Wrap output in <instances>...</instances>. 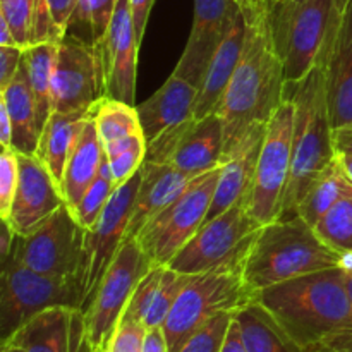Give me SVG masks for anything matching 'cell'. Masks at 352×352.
I'll list each match as a JSON object with an SVG mask.
<instances>
[{
  "mask_svg": "<svg viewBox=\"0 0 352 352\" xmlns=\"http://www.w3.org/2000/svg\"><path fill=\"white\" fill-rule=\"evenodd\" d=\"M268 2H277V0H268Z\"/></svg>",
  "mask_w": 352,
  "mask_h": 352,
  "instance_id": "cell-55",
  "label": "cell"
},
{
  "mask_svg": "<svg viewBox=\"0 0 352 352\" xmlns=\"http://www.w3.org/2000/svg\"><path fill=\"white\" fill-rule=\"evenodd\" d=\"M234 313H222L196 330L177 352H220Z\"/></svg>",
  "mask_w": 352,
  "mask_h": 352,
  "instance_id": "cell-37",
  "label": "cell"
},
{
  "mask_svg": "<svg viewBox=\"0 0 352 352\" xmlns=\"http://www.w3.org/2000/svg\"><path fill=\"white\" fill-rule=\"evenodd\" d=\"M327 95L333 129L352 124V0L340 14L325 60Z\"/></svg>",
  "mask_w": 352,
  "mask_h": 352,
  "instance_id": "cell-20",
  "label": "cell"
},
{
  "mask_svg": "<svg viewBox=\"0 0 352 352\" xmlns=\"http://www.w3.org/2000/svg\"><path fill=\"white\" fill-rule=\"evenodd\" d=\"M243 7L246 14L243 55L217 110L226 134L223 160L254 127L268 122L284 102L287 85L284 62L272 34L268 0H243Z\"/></svg>",
  "mask_w": 352,
  "mask_h": 352,
  "instance_id": "cell-1",
  "label": "cell"
},
{
  "mask_svg": "<svg viewBox=\"0 0 352 352\" xmlns=\"http://www.w3.org/2000/svg\"><path fill=\"white\" fill-rule=\"evenodd\" d=\"M34 2L36 0H0V16L7 21L14 40L23 48L31 45Z\"/></svg>",
  "mask_w": 352,
  "mask_h": 352,
  "instance_id": "cell-38",
  "label": "cell"
},
{
  "mask_svg": "<svg viewBox=\"0 0 352 352\" xmlns=\"http://www.w3.org/2000/svg\"><path fill=\"white\" fill-rule=\"evenodd\" d=\"M57 43H34L24 48L23 65L36 103L40 133L52 116V74H54Z\"/></svg>",
  "mask_w": 352,
  "mask_h": 352,
  "instance_id": "cell-30",
  "label": "cell"
},
{
  "mask_svg": "<svg viewBox=\"0 0 352 352\" xmlns=\"http://www.w3.org/2000/svg\"><path fill=\"white\" fill-rule=\"evenodd\" d=\"M196 98L198 86L172 72L150 98L136 105L141 129L148 143L165 131L195 119Z\"/></svg>",
  "mask_w": 352,
  "mask_h": 352,
  "instance_id": "cell-21",
  "label": "cell"
},
{
  "mask_svg": "<svg viewBox=\"0 0 352 352\" xmlns=\"http://www.w3.org/2000/svg\"><path fill=\"white\" fill-rule=\"evenodd\" d=\"M146 148L148 141L144 138V134H138L124 150L107 157L110 170H112L113 181H116L117 186L124 184L129 179H133L141 170V167L144 164V158H146Z\"/></svg>",
  "mask_w": 352,
  "mask_h": 352,
  "instance_id": "cell-36",
  "label": "cell"
},
{
  "mask_svg": "<svg viewBox=\"0 0 352 352\" xmlns=\"http://www.w3.org/2000/svg\"><path fill=\"white\" fill-rule=\"evenodd\" d=\"M265 129H267V124H260L254 127L248 134L246 140L236 148V151L222 162L206 222L250 196L258 157H260L261 144H263Z\"/></svg>",
  "mask_w": 352,
  "mask_h": 352,
  "instance_id": "cell-22",
  "label": "cell"
},
{
  "mask_svg": "<svg viewBox=\"0 0 352 352\" xmlns=\"http://www.w3.org/2000/svg\"><path fill=\"white\" fill-rule=\"evenodd\" d=\"M244 40H246V14L244 7L239 16L232 23L230 30L223 36L222 43L213 54L205 76L198 86V98L195 107V119L215 113L222 103L234 71H236L239 58L243 55Z\"/></svg>",
  "mask_w": 352,
  "mask_h": 352,
  "instance_id": "cell-23",
  "label": "cell"
},
{
  "mask_svg": "<svg viewBox=\"0 0 352 352\" xmlns=\"http://www.w3.org/2000/svg\"><path fill=\"white\" fill-rule=\"evenodd\" d=\"M3 45H17V43L16 40H14V34L12 31H10L7 21L0 16V47H3Z\"/></svg>",
  "mask_w": 352,
  "mask_h": 352,
  "instance_id": "cell-50",
  "label": "cell"
},
{
  "mask_svg": "<svg viewBox=\"0 0 352 352\" xmlns=\"http://www.w3.org/2000/svg\"><path fill=\"white\" fill-rule=\"evenodd\" d=\"M10 251L38 274L81 278L85 229L79 226L72 210L64 205L31 234H16Z\"/></svg>",
  "mask_w": 352,
  "mask_h": 352,
  "instance_id": "cell-12",
  "label": "cell"
},
{
  "mask_svg": "<svg viewBox=\"0 0 352 352\" xmlns=\"http://www.w3.org/2000/svg\"><path fill=\"white\" fill-rule=\"evenodd\" d=\"M24 48L19 45H3L0 47V89L6 88L17 74L23 62Z\"/></svg>",
  "mask_w": 352,
  "mask_h": 352,
  "instance_id": "cell-41",
  "label": "cell"
},
{
  "mask_svg": "<svg viewBox=\"0 0 352 352\" xmlns=\"http://www.w3.org/2000/svg\"><path fill=\"white\" fill-rule=\"evenodd\" d=\"M352 188L349 179L344 175L337 158L313 181L306 195L298 205L296 215L315 227L323 215Z\"/></svg>",
  "mask_w": 352,
  "mask_h": 352,
  "instance_id": "cell-31",
  "label": "cell"
},
{
  "mask_svg": "<svg viewBox=\"0 0 352 352\" xmlns=\"http://www.w3.org/2000/svg\"><path fill=\"white\" fill-rule=\"evenodd\" d=\"M268 12L285 81H301L325 60L342 12L336 0H277L268 2Z\"/></svg>",
  "mask_w": 352,
  "mask_h": 352,
  "instance_id": "cell-5",
  "label": "cell"
},
{
  "mask_svg": "<svg viewBox=\"0 0 352 352\" xmlns=\"http://www.w3.org/2000/svg\"><path fill=\"white\" fill-rule=\"evenodd\" d=\"M313 352H352V336L344 337V339L336 340L332 344H327V346L320 347V349Z\"/></svg>",
  "mask_w": 352,
  "mask_h": 352,
  "instance_id": "cell-48",
  "label": "cell"
},
{
  "mask_svg": "<svg viewBox=\"0 0 352 352\" xmlns=\"http://www.w3.org/2000/svg\"><path fill=\"white\" fill-rule=\"evenodd\" d=\"M0 346L23 352H95L81 309L62 306L38 313Z\"/></svg>",
  "mask_w": 352,
  "mask_h": 352,
  "instance_id": "cell-19",
  "label": "cell"
},
{
  "mask_svg": "<svg viewBox=\"0 0 352 352\" xmlns=\"http://www.w3.org/2000/svg\"><path fill=\"white\" fill-rule=\"evenodd\" d=\"M298 2H301V0H298Z\"/></svg>",
  "mask_w": 352,
  "mask_h": 352,
  "instance_id": "cell-57",
  "label": "cell"
},
{
  "mask_svg": "<svg viewBox=\"0 0 352 352\" xmlns=\"http://www.w3.org/2000/svg\"><path fill=\"white\" fill-rule=\"evenodd\" d=\"M91 119L95 122L103 146L143 133L136 105H129V103L110 98V96H103L98 103H95Z\"/></svg>",
  "mask_w": 352,
  "mask_h": 352,
  "instance_id": "cell-32",
  "label": "cell"
},
{
  "mask_svg": "<svg viewBox=\"0 0 352 352\" xmlns=\"http://www.w3.org/2000/svg\"><path fill=\"white\" fill-rule=\"evenodd\" d=\"M344 268V284H346L347 294H349L351 305H352V263H342Z\"/></svg>",
  "mask_w": 352,
  "mask_h": 352,
  "instance_id": "cell-51",
  "label": "cell"
},
{
  "mask_svg": "<svg viewBox=\"0 0 352 352\" xmlns=\"http://www.w3.org/2000/svg\"><path fill=\"white\" fill-rule=\"evenodd\" d=\"M344 254L327 246L299 215L261 227L243 267L244 284L253 294L261 289L342 267Z\"/></svg>",
  "mask_w": 352,
  "mask_h": 352,
  "instance_id": "cell-4",
  "label": "cell"
},
{
  "mask_svg": "<svg viewBox=\"0 0 352 352\" xmlns=\"http://www.w3.org/2000/svg\"><path fill=\"white\" fill-rule=\"evenodd\" d=\"M91 113L93 109L79 112H52L41 131L36 157L43 162L58 186H62L65 165L86 124L91 119Z\"/></svg>",
  "mask_w": 352,
  "mask_h": 352,
  "instance_id": "cell-26",
  "label": "cell"
},
{
  "mask_svg": "<svg viewBox=\"0 0 352 352\" xmlns=\"http://www.w3.org/2000/svg\"><path fill=\"white\" fill-rule=\"evenodd\" d=\"M344 263H352V253L344 254Z\"/></svg>",
  "mask_w": 352,
  "mask_h": 352,
  "instance_id": "cell-54",
  "label": "cell"
},
{
  "mask_svg": "<svg viewBox=\"0 0 352 352\" xmlns=\"http://www.w3.org/2000/svg\"><path fill=\"white\" fill-rule=\"evenodd\" d=\"M220 167L191 179L182 195L153 217L138 234V243L153 267L170 263L206 222Z\"/></svg>",
  "mask_w": 352,
  "mask_h": 352,
  "instance_id": "cell-9",
  "label": "cell"
},
{
  "mask_svg": "<svg viewBox=\"0 0 352 352\" xmlns=\"http://www.w3.org/2000/svg\"><path fill=\"white\" fill-rule=\"evenodd\" d=\"M0 100L6 103L12 122V144L17 153L36 155L40 144V127H38L36 103L28 81L26 71L21 62V67L12 81L0 89Z\"/></svg>",
  "mask_w": 352,
  "mask_h": 352,
  "instance_id": "cell-27",
  "label": "cell"
},
{
  "mask_svg": "<svg viewBox=\"0 0 352 352\" xmlns=\"http://www.w3.org/2000/svg\"><path fill=\"white\" fill-rule=\"evenodd\" d=\"M253 299L254 294L244 284L241 272L191 275L162 327L170 352L181 349L212 318L222 313H236Z\"/></svg>",
  "mask_w": 352,
  "mask_h": 352,
  "instance_id": "cell-8",
  "label": "cell"
},
{
  "mask_svg": "<svg viewBox=\"0 0 352 352\" xmlns=\"http://www.w3.org/2000/svg\"><path fill=\"white\" fill-rule=\"evenodd\" d=\"M336 151H352V124L333 129Z\"/></svg>",
  "mask_w": 352,
  "mask_h": 352,
  "instance_id": "cell-47",
  "label": "cell"
},
{
  "mask_svg": "<svg viewBox=\"0 0 352 352\" xmlns=\"http://www.w3.org/2000/svg\"><path fill=\"white\" fill-rule=\"evenodd\" d=\"M246 199L208 220L174 256L168 267L179 274H243L244 261L261 230Z\"/></svg>",
  "mask_w": 352,
  "mask_h": 352,
  "instance_id": "cell-6",
  "label": "cell"
},
{
  "mask_svg": "<svg viewBox=\"0 0 352 352\" xmlns=\"http://www.w3.org/2000/svg\"><path fill=\"white\" fill-rule=\"evenodd\" d=\"M336 158L339 162L340 168H342L344 175L349 179V182L352 184V151H336Z\"/></svg>",
  "mask_w": 352,
  "mask_h": 352,
  "instance_id": "cell-49",
  "label": "cell"
},
{
  "mask_svg": "<svg viewBox=\"0 0 352 352\" xmlns=\"http://www.w3.org/2000/svg\"><path fill=\"white\" fill-rule=\"evenodd\" d=\"M284 98L294 105V131L291 175L278 219L296 215L309 186L333 164L337 155L323 62H318L301 81L287 82Z\"/></svg>",
  "mask_w": 352,
  "mask_h": 352,
  "instance_id": "cell-3",
  "label": "cell"
},
{
  "mask_svg": "<svg viewBox=\"0 0 352 352\" xmlns=\"http://www.w3.org/2000/svg\"><path fill=\"white\" fill-rule=\"evenodd\" d=\"M241 10L243 0H195L191 33L174 74L199 86L213 54Z\"/></svg>",
  "mask_w": 352,
  "mask_h": 352,
  "instance_id": "cell-17",
  "label": "cell"
},
{
  "mask_svg": "<svg viewBox=\"0 0 352 352\" xmlns=\"http://www.w3.org/2000/svg\"><path fill=\"white\" fill-rule=\"evenodd\" d=\"M93 45L98 50L102 62L107 96L136 105L134 93L140 43L134 33L129 0H117L109 30L102 40Z\"/></svg>",
  "mask_w": 352,
  "mask_h": 352,
  "instance_id": "cell-16",
  "label": "cell"
},
{
  "mask_svg": "<svg viewBox=\"0 0 352 352\" xmlns=\"http://www.w3.org/2000/svg\"><path fill=\"white\" fill-rule=\"evenodd\" d=\"M117 189L116 181H113L112 170H110L109 160H107V155L102 162V167H100L98 177L95 179L91 186L88 188V191L85 192V196L81 198V201L74 206L72 213H74L76 220L79 222V226L82 229H89L96 223V220L100 219V215L103 213L105 206L109 205L110 198H112L113 191Z\"/></svg>",
  "mask_w": 352,
  "mask_h": 352,
  "instance_id": "cell-34",
  "label": "cell"
},
{
  "mask_svg": "<svg viewBox=\"0 0 352 352\" xmlns=\"http://www.w3.org/2000/svg\"><path fill=\"white\" fill-rule=\"evenodd\" d=\"M103 158H105V148L100 140L95 122L89 119L69 157L62 179L60 189L69 208H74L81 201L89 186L98 177Z\"/></svg>",
  "mask_w": 352,
  "mask_h": 352,
  "instance_id": "cell-28",
  "label": "cell"
},
{
  "mask_svg": "<svg viewBox=\"0 0 352 352\" xmlns=\"http://www.w3.org/2000/svg\"><path fill=\"white\" fill-rule=\"evenodd\" d=\"M141 184V170L124 184L117 186L109 205L96 223L85 230V260H82L81 280L85 289L82 311L95 296L103 275L116 260L117 253L127 239L134 199Z\"/></svg>",
  "mask_w": 352,
  "mask_h": 352,
  "instance_id": "cell-15",
  "label": "cell"
},
{
  "mask_svg": "<svg viewBox=\"0 0 352 352\" xmlns=\"http://www.w3.org/2000/svg\"><path fill=\"white\" fill-rule=\"evenodd\" d=\"M0 144L2 148L12 144V122H10L9 112L2 100H0Z\"/></svg>",
  "mask_w": 352,
  "mask_h": 352,
  "instance_id": "cell-46",
  "label": "cell"
},
{
  "mask_svg": "<svg viewBox=\"0 0 352 352\" xmlns=\"http://www.w3.org/2000/svg\"><path fill=\"white\" fill-rule=\"evenodd\" d=\"M2 349H0V352H23L21 349H17V347L14 346H0Z\"/></svg>",
  "mask_w": 352,
  "mask_h": 352,
  "instance_id": "cell-52",
  "label": "cell"
},
{
  "mask_svg": "<svg viewBox=\"0 0 352 352\" xmlns=\"http://www.w3.org/2000/svg\"><path fill=\"white\" fill-rule=\"evenodd\" d=\"M141 352H170L167 337H165V332L162 327H155V329L146 330L143 340V351Z\"/></svg>",
  "mask_w": 352,
  "mask_h": 352,
  "instance_id": "cell-44",
  "label": "cell"
},
{
  "mask_svg": "<svg viewBox=\"0 0 352 352\" xmlns=\"http://www.w3.org/2000/svg\"><path fill=\"white\" fill-rule=\"evenodd\" d=\"M47 2L55 24L60 30V33L65 34L69 30V23H71L76 6H78V0H47Z\"/></svg>",
  "mask_w": 352,
  "mask_h": 352,
  "instance_id": "cell-43",
  "label": "cell"
},
{
  "mask_svg": "<svg viewBox=\"0 0 352 352\" xmlns=\"http://www.w3.org/2000/svg\"><path fill=\"white\" fill-rule=\"evenodd\" d=\"M254 299L309 352L352 336V305L342 267L261 289Z\"/></svg>",
  "mask_w": 352,
  "mask_h": 352,
  "instance_id": "cell-2",
  "label": "cell"
},
{
  "mask_svg": "<svg viewBox=\"0 0 352 352\" xmlns=\"http://www.w3.org/2000/svg\"><path fill=\"white\" fill-rule=\"evenodd\" d=\"M292 131L294 105L291 100L284 98L267 122L254 181L250 196L246 198L251 215L261 226L274 222L280 215L282 201L291 175Z\"/></svg>",
  "mask_w": 352,
  "mask_h": 352,
  "instance_id": "cell-11",
  "label": "cell"
},
{
  "mask_svg": "<svg viewBox=\"0 0 352 352\" xmlns=\"http://www.w3.org/2000/svg\"><path fill=\"white\" fill-rule=\"evenodd\" d=\"M64 205L60 186L43 162L36 155L19 153V182L6 220L14 232L28 236Z\"/></svg>",
  "mask_w": 352,
  "mask_h": 352,
  "instance_id": "cell-18",
  "label": "cell"
},
{
  "mask_svg": "<svg viewBox=\"0 0 352 352\" xmlns=\"http://www.w3.org/2000/svg\"><path fill=\"white\" fill-rule=\"evenodd\" d=\"M189 277L168 265H155L138 284L124 316L141 322L146 330L164 327Z\"/></svg>",
  "mask_w": 352,
  "mask_h": 352,
  "instance_id": "cell-24",
  "label": "cell"
},
{
  "mask_svg": "<svg viewBox=\"0 0 352 352\" xmlns=\"http://www.w3.org/2000/svg\"><path fill=\"white\" fill-rule=\"evenodd\" d=\"M151 268L153 263L141 250L138 239H127L82 311L93 351L107 349L138 284Z\"/></svg>",
  "mask_w": 352,
  "mask_h": 352,
  "instance_id": "cell-10",
  "label": "cell"
},
{
  "mask_svg": "<svg viewBox=\"0 0 352 352\" xmlns=\"http://www.w3.org/2000/svg\"><path fill=\"white\" fill-rule=\"evenodd\" d=\"M234 315L248 352H309L299 346L256 299L244 305Z\"/></svg>",
  "mask_w": 352,
  "mask_h": 352,
  "instance_id": "cell-29",
  "label": "cell"
},
{
  "mask_svg": "<svg viewBox=\"0 0 352 352\" xmlns=\"http://www.w3.org/2000/svg\"><path fill=\"white\" fill-rule=\"evenodd\" d=\"M155 0H129L131 16H133L134 33H136V40L141 47V41L144 38V31H146L148 17H150L151 7H153Z\"/></svg>",
  "mask_w": 352,
  "mask_h": 352,
  "instance_id": "cell-42",
  "label": "cell"
},
{
  "mask_svg": "<svg viewBox=\"0 0 352 352\" xmlns=\"http://www.w3.org/2000/svg\"><path fill=\"white\" fill-rule=\"evenodd\" d=\"M144 333H146V327L143 323L122 316L116 332L110 337L105 352H141Z\"/></svg>",
  "mask_w": 352,
  "mask_h": 352,
  "instance_id": "cell-40",
  "label": "cell"
},
{
  "mask_svg": "<svg viewBox=\"0 0 352 352\" xmlns=\"http://www.w3.org/2000/svg\"><path fill=\"white\" fill-rule=\"evenodd\" d=\"M226 150V134L219 113L182 122L148 143L151 164H167L195 179L220 167Z\"/></svg>",
  "mask_w": 352,
  "mask_h": 352,
  "instance_id": "cell-13",
  "label": "cell"
},
{
  "mask_svg": "<svg viewBox=\"0 0 352 352\" xmlns=\"http://www.w3.org/2000/svg\"><path fill=\"white\" fill-rule=\"evenodd\" d=\"M19 182V153L12 146L2 148L0 153V219H9Z\"/></svg>",
  "mask_w": 352,
  "mask_h": 352,
  "instance_id": "cell-39",
  "label": "cell"
},
{
  "mask_svg": "<svg viewBox=\"0 0 352 352\" xmlns=\"http://www.w3.org/2000/svg\"><path fill=\"white\" fill-rule=\"evenodd\" d=\"M85 289L81 278L48 277L23 263L10 251L0 274V344L38 313L50 308L81 309Z\"/></svg>",
  "mask_w": 352,
  "mask_h": 352,
  "instance_id": "cell-7",
  "label": "cell"
},
{
  "mask_svg": "<svg viewBox=\"0 0 352 352\" xmlns=\"http://www.w3.org/2000/svg\"><path fill=\"white\" fill-rule=\"evenodd\" d=\"M107 96L98 50L91 41L65 33L57 43L52 74L54 112L89 110Z\"/></svg>",
  "mask_w": 352,
  "mask_h": 352,
  "instance_id": "cell-14",
  "label": "cell"
},
{
  "mask_svg": "<svg viewBox=\"0 0 352 352\" xmlns=\"http://www.w3.org/2000/svg\"><path fill=\"white\" fill-rule=\"evenodd\" d=\"M95 352H105V351H95Z\"/></svg>",
  "mask_w": 352,
  "mask_h": 352,
  "instance_id": "cell-56",
  "label": "cell"
},
{
  "mask_svg": "<svg viewBox=\"0 0 352 352\" xmlns=\"http://www.w3.org/2000/svg\"><path fill=\"white\" fill-rule=\"evenodd\" d=\"M191 177L167 164H151L144 160L141 167V184L134 199L127 239H136L143 227L167 208L175 198L182 195ZM126 239V241H127Z\"/></svg>",
  "mask_w": 352,
  "mask_h": 352,
  "instance_id": "cell-25",
  "label": "cell"
},
{
  "mask_svg": "<svg viewBox=\"0 0 352 352\" xmlns=\"http://www.w3.org/2000/svg\"><path fill=\"white\" fill-rule=\"evenodd\" d=\"M347 2H349V0H336V3H337V9H339L340 12H342V10L346 9Z\"/></svg>",
  "mask_w": 352,
  "mask_h": 352,
  "instance_id": "cell-53",
  "label": "cell"
},
{
  "mask_svg": "<svg viewBox=\"0 0 352 352\" xmlns=\"http://www.w3.org/2000/svg\"><path fill=\"white\" fill-rule=\"evenodd\" d=\"M220 352H248L246 346H244L243 336H241L239 323H237L236 315H234L232 322H230L229 330H227V336L223 339L222 349Z\"/></svg>",
  "mask_w": 352,
  "mask_h": 352,
  "instance_id": "cell-45",
  "label": "cell"
},
{
  "mask_svg": "<svg viewBox=\"0 0 352 352\" xmlns=\"http://www.w3.org/2000/svg\"><path fill=\"white\" fill-rule=\"evenodd\" d=\"M320 239L340 254L352 253V188L316 223Z\"/></svg>",
  "mask_w": 352,
  "mask_h": 352,
  "instance_id": "cell-33",
  "label": "cell"
},
{
  "mask_svg": "<svg viewBox=\"0 0 352 352\" xmlns=\"http://www.w3.org/2000/svg\"><path fill=\"white\" fill-rule=\"evenodd\" d=\"M116 2L117 0H78L67 31L74 26H86L91 34V43H96L109 30Z\"/></svg>",
  "mask_w": 352,
  "mask_h": 352,
  "instance_id": "cell-35",
  "label": "cell"
}]
</instances>
